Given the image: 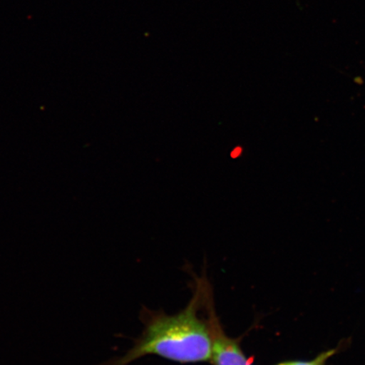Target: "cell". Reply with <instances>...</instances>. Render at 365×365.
I'll list each match as a JSON object with an SVG mask.
<instances>
[{
	"mask_svg": "<svg viewBox=\"0 0 365 365\" xmlns=\"http://www.w3.org/2000/svg\"><path fill=\"white\" fill-rule=\"evenodd\" d=\"M202 299L199 282L188 307L173 316L162 313L150 318L135 345L123 357L109 365H128L147 355H158L181 364L211 360V331L207 319L198 317Z\"/></svg>",
	"mask_w": 365,
	"mask_h": 365,
	"instance_id": "6da1fadb",
	"label": "cell"
},
{
	"mask_svg": "<svg viewBox=\"0 0 365 365\" xmlns=\"http://www.w3.org/2000/svg\"><path fill=\"white\" fill-rule=\"evenodd\" d=\"M202 305L207 312V322L212 339V361L214 365H253L242 350L239 340L226 334L216 314L210 285L200 280Z\"/></svg>",
	"mask_w": 365,
	"mask_h": 365,
	"instance_id": "7a4b0ae2",
	"label": "cell"
},
{
	"mask_svg": "<svg viewBox=\"0 0 365 365\" xmlns=\"http://www.w3.org/2000/svg\"><path fill=\"white\" fill-rule=\"evenodd\" d=\"M336 350L327 351V352L323 353L319 356V357L310 360V361H289L287 362V365H326L328 359H329L333 354H334Z\"/></svg>",
	"mask_w": 365,
	"mask_h": 365,
	"instance_id": "3957f363",
	"label": "cell"
},
{
	"mask_svg": "<svg viewBox=\"0 0 365 365\" xmlns=\"http://www.w3.org/2000/svg\"><path fill=\"white\" fill-rule=\"evenodd\" d=\"M242 153L241 148H235L232 153V158H238Z\"/></svg>",
	"mask_w": 365,
	"mask_h": 365,
	"instance_id": "277c9868",
	"label": "cell"
},
{
	"mask_svg": "<svg viewBox=\"0 0 365 365\" xmlns=\"http://www.w3.org/2000/svg\"><path fill=\"white\" fill-rule=\"evenodd\" d=\"M277 365H287V362H284V363L278 364Z\"/></svg>",
	"mask_w": 365,
	"mask_h": 365,
	"instance_id": "5b68a950",
	"label": "cell"
}]
</instances>
